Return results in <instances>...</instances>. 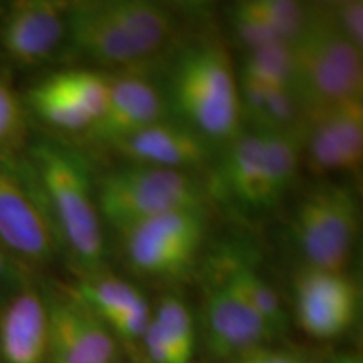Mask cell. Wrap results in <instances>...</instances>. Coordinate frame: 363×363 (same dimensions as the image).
<instances>
[{
  "mask_svg": "<svg viewBox=\"0 0 363 363\" xmlns=\"http://www.w3.org/2000/svg\"><path fill=\"white\" fill-rule=\"evenodd\" d=\"M4 272H6V257H4L2 247H0V278L4 276Z\"/></svg>",
  "mask_w": 363,
  "mask_h": 363,
  "instance_id": "obj_33",
  "label": "cell"
},
{
  "mask_svg": "<svg viewBox=\"0 0 363 363\" xmlns=\"http://www.w3.org/2000/svg\"><path fill=\"white\" fill-rule=\"evenodd\" d=\"M101 219L118 233L177 211L203 207V190L189 172L128 163L99 180Z\"/></svg>",
  "mask_w": 363,
  "mask_h": 363,
  "instance_id": "obj_4",
  "label": "cell"
},
{
  "mask_svg": "<svg viewBox=\"0 0 363 363\" xmlns=\"http://www.w3.org/2000/svg\"><path fill=\"white\" fill-rule=\"evenodd\" d=\"M17 136V133H13V131L9 128L6 123H2L0 121V147H6V145L11 143V140H13Z\"/></svg>",
  "mask_w": 363,
  "mask_h": 363,
  "instance_id": "obj_31",
  "label": "cell"
},
{
  "mask_svg": "<svg viewBox=\"0 0 363 363\" xmlns=\"http://www.w3.org/2000/svg\"><path fill=\"white\" fill-rule=\"evenodd\" d=\"M49 305L29 288L17 293L0 315V353L6 363H45Z\"/></svg>",
  "mask_w": 363,
  "mask_h": 363,
  "instance_id": "obj_17",
  "label": "cell"
},
{
  "mask_svg": "<svg viewBox=\"0 0 363 363\" xmlns=\"http://www.w3.org/2000/svg\"><path fill=\"white\" fill-rule=\"evenodd\" d=\"M30 170L56 225L59 240L84 269L96 271L104 257L103 219L96 189L78 153L52 142H40L30 153Z\"/></svg>",
  "mask_w": 363,
  "mask_h": 363,
  "instance_id": "obj_2",
  "label": "cell"
},
{
  "mask_svg": "<svg viewBox=\"0 0 363 363\" xmlns=\"http://www.w3.org/2000/svg\"><path fill=\"white\" fill-rule=\"evenodd\" d=\"M206 211L189 208L140 222L121 233L130 266L150 278L185 274L201 251Z\"/></svg>",
  "mask_w": 363,
  "mask_h": 363,
  "instance_id": "obj_8",
  "label": "cell"
},
{
  "mask_svg": "<svg viewBox=\"0 0 363 363\" xmlns=\"http://www.w3.org/2000/svg\"><path fill=\"white\" fill-rule=\"evenodd\" d=\"M130 163L187 172L211 158V142L179 121H157L110 145Z\"/></svg>",
  "mask_w": 363,
  "mask_h": 363,
  "instance_id": "obj_15",
  "label": "cell"
},
{
  "mask_svg": "<svg viewBox=\"0 0 363 363\" xmlns=\"http://www.w3.org/2000/svg\"><path fill=\"white\" fill-rule=\"evenodd\" d=\"M303 163L301 131L239 133L227 145L216 189L247 211H267L283 201Z\"/></svg>",
  "mask_w": 363,
  "mask_h": 363,
  "instance_id": "obj_3",
  "label": "cell"
},
{
  "mask_svg": "<svg viewBox=\"0 0 363 363\" xmlns=\"http://www.w3.org/2000/svg\"><path fill=\"white\" fill-rule=\"evenodd\" d=\"M153 320L163 337L169 340L177 355L184 363H190L195 350V326L194 316L185 301L177 296L162 298Z\"/></svg>",
  "mask_w": 363,
  "mask_h": 363,
  "instance_id": "obj_24",
  "label": "cell"
},
{
  "mask_svg": "<svg viewBox=\"0 0 363 363\" xmlns=\"http://www.w3.org/2000/svg\"><path fill=\"white\" fill-rule=\"evenodd\" d=\"M170 103L179 123L207 142H230L240 133L239 78L220 39H202L177 59L170 74Z\"/></svg>",
  "mask_w": 363,
  "mask_h": 363,
  "instance_id": "obj_1",
  "label": "cell"
},
{
  "mask_svg": "<svg viewBox=\"0 0 363 363\" xmlns=\"http://www.w3.org/2000/svg\"><path fill=\"white\" fill-rule=\"evenodd\" d=\"M294 91L306 110L362 99V51L348 43L315 7L305 33L293 44Z\"/></svg>",
  "mask_w": 363,
  "mask_h": 363,
  "instance_id": "obj_5",
  "label": "cell"
},
{
  "mask_svg": "<svg viewBox=\"0 0 363 363\" xmlns=\"http://www.w3.org/2000/svg\"><path fill=\"white\" fill-rule=\"evenodd\" d=\"M216 274L203 298L206 342L216 357L234 360L264 347L274 335L229 281L217 271Z\"/></svg>",
  "mask_w": 363,
  "mask_h": 363,
  "instance_id": "obj_11",
  "label": "cell"
},
{
  "mask_svg": "<svg viewBox=\"0 0 363 363\" xmlns=\"http://www.w3.org/2000/svg\"><path fill=\"white\" fill-rule=\"evenodd\" d=\"M326 21L342 34L348 43L363 51V2L362 0H345L321 7Z\"/></svg>",
  "mask_w": 363,
  "mask_h": 363,
  "instance_id": "obj_26",
  "label": "cell"
},
{
  "mask_svg": "<svg viewBox=\"0 0 363 363\" xmlns=\"http://www.w3.org/2000/svg\"><path fill=\"white\" fill-rule=\"evenodd\" d=\"M239 4L288 44H294L305 33L315 11V6L293 0H246Z\"/></svg>",
  "mask_w": 363,
  "mask_h": 363,
  "instance_id": "obj_22",
  "label": "cell"
},
{
  "mask_svg": "<svg viewBox=\"0 0 363 363\" xmlns=\"http://www.w3.org/2000/svg\"><path fill=\"white\" fill-rule=\"evenodd\" d=\"M240 120L259 133H294L303 130L305 106L289 86H269L239 79Z\"/></svg>",
  "mask_w": 363,
  "mask_h": 363,
  "instance_id": "obj_18",
  "label": "cell"
},
{
  "mask_svg": "<svg viewBox=\"0 0 363 363\" xmlns=\"http://www.w3.org/2000/svg\"><path fill=\"white\" fill-rule=\"evenodd\" d=\"M0 121L6 123L13 133L19 135L22 130V113L19 103L13 98L11 89L0 83Z\"/></svg>",
  "mask_w": 363,
  "mask_h": 363,
  "instance_id": "obj_30",
  "label": "cell"
},
{
  "mask_svg": "<svg viewBox=\"0 0 363 363\" xmlns=\"http://www.w3.org/2000/svg\"><path fill=\"white\" fill-rule=\"evenodd\" d=\"M152 318L153 313L150 310L148 303L145 301L142 305H136L103 321V323L108 326L113 337L125 340V342H138V340H143L150 323H152Z\"/></svg>",
  "mask_w": 363,
  "mask_h": 363,
  "instance_id": "obj_27",
  "label": "cell"
},
{
  "mask_svg": "<svg viewBox=\"0 0 363 363\" xmlns=\"http://www.w3.org/2000/svg\"><path fill=\"white\" fill-rule=\"evenodd\" d=\"M0 242L30 262H48L59 235L30 167L0 155Z\"/></svg>",
  "mask_w": 363,
  "mask_h": 363,
  "instance_id": "obj_7",
  "label": "cell"
},
{
  "mask_svg": "<svg viewBox=\"0 0 363 363\" xmlns=\"http://www.w3.org/2000/svg\"><path fill=\"white\" fill-rule=\"evenodd\" d=\"M214 264L216 271L229 281V284L264 321L274 337L284 331L288 316L278 293L244 257L230 252L220 256Z\"/></svg>",
  "mask_w": 363,
  "mask_h": 363,
  "instance_id": "obj_19",
  "label": "cell"
},
{
  "mask_svg": "<svg viewBox=\"0 0 363 363\" xmlns=\"http://www.w3.org/2000/svg\"><path fill=\"white\" fill-rule=\"evenodd\" d=\"M69 296L88 308L101 321L147 301L133 284L116 278L86 279L71 289Z\"/></svg>",
  "mask_w": 363,
  "mask_h": 363,
  "instance_id": "obj_21",
  "label": "cell"
},
{
  "mask_svg": "<svg viewBox=\"0 0 363 363\" xmlns=\"http://www.w3.org/2000/svg\"><path fill=\"white\" fill-rule=\"evenodd\" d=\"M358 202L350 187L321 184L298 203L291 219L294 246L305 267L343 272L358 235Z\"/></svg>",
  "mask_w": 363,
  "mask_h": 363,
  "instance_id": "obj_6",
  "label": "cell"
},
{
  "mask_svg": "<svg viewBox=\"0 0 363 363\" xmlns=\"http://www.w3.org/2000/svg\"><path fill=\"white\" fill-rule=\"evenodd\" d=\"M239 79L294 88L293 44H276L247 51L240 67Z\"/></svg>",
  "mask_w": 363,
  "mask_h": 363,
  "instance_id": "obj_23",
  "label": "cell"
},
{
  "mask_svg": "<svg viewBox=\"0 0 363 363\" xmlns=\"http://www.w3.org/2000/svg\"><path fill=\"white\" fill-rule=\"evenodd\" d=\"M29 103L40 120L65 131H89L93 121L78 101L59 83L57 76L30 89Z\"/></svg>",
  "mask_w": 363,
  "mask_h": 363,
  "instance_id": "obj_20",
  "label": "cell"
},
{
  "mask_svg": "<svg viewBox=\"0 0 363 363\" xmlns=\"http://www.w3.org/2000/svg\"><path fill=\"white\" fill-rule=\"evenodd\" d=\"M303 162L313 175L358 172L363 160V101L350 99L305 111Z\"/></svg>",
  "mask_w": 363,
  "mask_h": 363,
  "instance_id": "obj_9",
  "label": "cell"
},
{
  "mask_svg": "<svg viewBox=\"0 0 363 363\" xmlns=\"http://www.w3.org/2000/svg\"><path fill=\"white\" fill-rule=\"evenodd\" d=\"M165 103L158 89L138 74L108 76V103L89 133L113 145L136 131L165 120Z\"/></svg>",
  "mask_w": 363,
  "mask_h": 363,
  "instance_id": "obj_16",
  "label": "cell"
},
{
  "mask_svg": "<svg viewBox=\"0 0 363 363\" xmlns=\"http://www.w3.org/2000/svg\"><path fill=\"white\" fill-rule=\"evenodd\" d=\"M294 310L310 337L337 338L355 321L358 288L345 272L303 267L294 279Z\"/></svg>",
  "mask_w": 363,
  "mask_h": 363,
  "instance_id": "obj_10",
  "label": "cell"
},
{
  "mask_svg": "<svg viewBox=\"0 0 363 363\" xmlns=\"http://www.w3.org/2000/svg\"><path fill=\"white\" fill-rule=\"evenodd\" d=\"M45 363H115L116 342L108 326L72 296L52 298Z\"/></svg>",
  "mask_w": 363,
  "mask_h": 363,
  "instance_id": "obj_13",
  "label": "cell"
},
{
  "mask_svg": "<svg viewBox=\"0 0 363 363\" xmlns=\"http://www.w3.org/2000/svg\"><path fill=\"white\" fill-rule=\"evenodd\" d=\"M67 4L52 0H21L4 19L0 39L16 62L35 66L48 61L66 39Z\"/></svg>",
  "mask_w": 363,
  "mask_h": 363,
  "instance_id": "obj_14",
  "label": "cell"
},
{
  "mask_svg": "<svg viewBox=\"0 0 363 363\" xmlns=\"http://www.w3.org/2000/svg\"><path fill=\"white\" fill-rule=\"evenodd\" d=\"M56 76L67 93L88 113L93 126L96 125L108 103V76L88 69H72Z\"/></svg>",
  "mask_w": 363,
  "mask_h": 363,
  "instance_id": "obj_25",
  "label": "cell"
},
{
  "mask_svg": "<svg viewBox=\"0 0 363 363\" xmlns=\"http://www.w3.org/2000/svg\"><path fill=\"white\" fill-rule=\"evenodd\" d=\"M229 363H315V360L303 352L288 350V348H269L264 345L234 358Z\"/></svg>",
  "mask_w": 363,
  "mask_h": 363,
  "instance_id": "obj_28",
  "label": "cell"
},
{
  "mask_svg": "<svg viewBox=\"0 0 363 363\" xmlns=\"http://www.w3.org/2000/svg\"><path fill=\"white\" fill-rule=\"evenodd\" d=\"M66 24L74 51L99 65L131 66L152 57L125 29L110 0L67 4Z\"/></svg>",
  "mask_w": 363,
  "mask_h": 363,
  "instance_id": "obj_12",
  "label": "cell"
},
{
  "mask_svg": "<svg viewBox=\"0 0 363 363\" xmlns=\"http://www.w3.org/2000/svg\"><path fill=\"white\" fill-rule=\"evenodd\" d=\"M331 363H362V358L357 355H350V353H342V355H338Z\"/></svg>",
  "mask_w": 363,
  "mask_h": 363,
  "instance_id": "obj_32",
  "label": "cell"
},
{
  "mask_svg": "<svg viewBox=\"0 0 363 363\" xmlns=\"http://www.w3.org/2000/svg\"><path fill=\"white\" fill-rule=\"evenodd\" d=\"M143 343L148 360L152 363H184L180 360V357L177 355L174 347L169 343V340L163 337V333L157 326L153 318L147 333H145L143 337Z\"/></svg>",
  "mask_w": 363,
  "mask_h": 363,
  "instance_id": "obj_29",
  "label": "cell"
}]
</instances>
